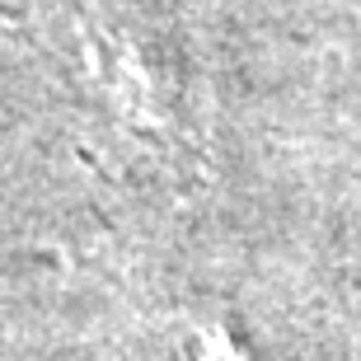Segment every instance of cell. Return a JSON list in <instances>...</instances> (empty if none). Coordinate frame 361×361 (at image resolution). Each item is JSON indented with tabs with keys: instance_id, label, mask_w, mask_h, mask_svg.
<instances>
[{
	"instance_id": "2",
	"label": "cell",
	"mask_w": 361,
	"mask_h": 361,
	"mask_svg": "<svg viewBox=\"0 0 361 361\" xmlns=\"http://www.w3.org/2000/svg\"><path fill=\"white\" fill-rule=\"evenodd\" d=\"M164 348L174 361H258L226 319L202 310H178L164 319Z\"/></svg>"
},
{
	"instance_id": "1",
	"label": "cell",
	"mask_w": 361,
	"mask_h": 361,
	"mask_svg": "<svg viewBox=\"0 0 361 361\" xmlns=\"http://www.w3.org/2000/svg\"><path fill=\"white\" fill-rule=\"evenodd\" d=\"M56 47L80 104L104 122L122 150L155 169H188L197 127L188 80L150 24L108 0H71L56 24Z\"/></svg>"
}]
</instances>
